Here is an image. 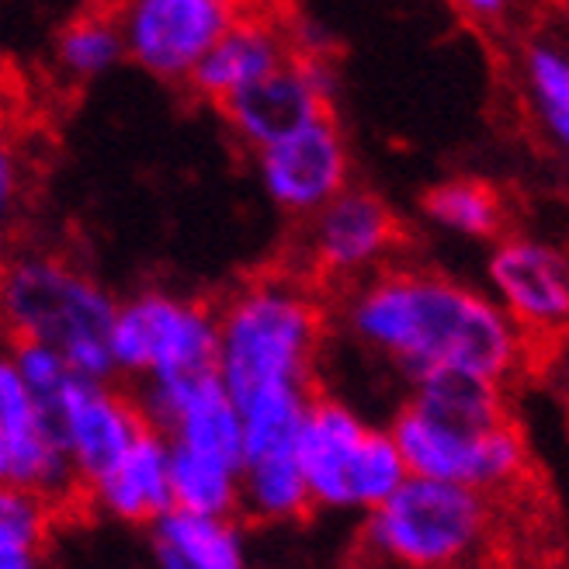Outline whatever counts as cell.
Returning <instances> with one entry per match:
<instances>
[{
  "instance_id": "52a82bcc",
  "label": "cell",
  "mask_w": 569,
  "mask_h": 569,
  "mask_svg": "<svg viewBox=\"0 0 569 569\" xmlns=\"http://www.w3.org/2000/svg\"><path fill=\"white\" fill-rule=\"evenodd\" d=\"M108 348L116 372L147 386L209 376L219 348L216 309L178 292L142 289L119 302Z\"/></svg>"
},
{
  "instance_id": "603a6c76",
  "label": "cell",
  "mask_w": 569,
  "mask_h": 569,
  "mask_svg": "<svg viewBox=\"0 0 569 569\" xmlns=\"http://www.w3.org/2000/svg\"><path fill=\"white\" fill-rule=\"evenodd\" d=\"M317 392H271L240 407L243 417V459L274 451H296L306 410Z\"/></svg>"
},
{
  "instance_id": "d4e9b609",
  "label": "cell",
  "mask_w": 569,
  "mask_h": 569,
  "mask_svg": "<svg viewBox=\"0 0 569 569\" xmlns=\"http://www.w3.org/2000/svg\"><path fill=\"white\" fill-rule=\"evenodd\" d=\"M28 191V167L11 132L0 129V240L14 226Z\"/></svg>"
},
{
  "instance_id": "6da1fadb",
  "label": "cell",
  "mask_w": 569,
  "mask_h": 569,
  "mask_svg": "<svg viewBox=\"0 0 569 569\" xmlns=\"http://www.w3.org/2000/svg\"><path fill=\"white\" fill-rule=\"evenodd\" d=\"M340 320L361 348L389 358L413 386L462 376L503 389L528 355V337L487 292L438 271L386 268L365 278L340 302Z\"/></svg>"
},
{
  "instance_id": "ba28073f",
  "label": "cell",
  "mask_w": 569,
  "mask_h": 569,
  "mask_svg": "<svg viewBox=\"0 0 569 569\" xmlns=\"http://www.w3.org/2000/svg\"><path fill=\"white\" fill-rule=\"evenodd\" d=\"M400 247V219L368 188H348L327 209L306 219L302 258L306 268L327 284H358L386 271Z\"/></svg>"
},
{
  "instance_id": "7402d4cb",
  "label": "cell",
  "mask_w": 569,
  "mask_h": 569,
  "mask_svg": "<svg viewBox=\"0 0 569 569\" xmlns=\"http://www.w3.org/2000/svg\"><path fill=\"white\" fill-rule=\"evenodd\" d=\"M170 497L174 510L198 518L240 515V466L170 448Z\"/></svg>"
},
{
  "instance_id": "4316f807",
  "label": "cell",
  "mask_w": 569,
  "mask_h": 569,
  "mask_svg": "<svg viewBox=\"0 0 569 569\" xmlns=\"http://www.w3.org/2000/svg\"><path fill=\"white\" fill-rule=\"evenodd\" d=\"M4 296H8V261H0V323H4Z\"/></svg>"
},
{
  "instance_id": "44dd1931",
  "label": "cell",
  "mask_w": 569,
  "mask_h": 569,
  "mask_svg": "<svg viewBox=\"0 0 569 569\" xmlns=\"http://www.w3.org/2000/svg\"><path fill=\"white\" fill-rule=\"evenodd\" d=\"M521 83L535 122L569 157V49L552 39L531 42L521 60Z\"/></svg>"
},
{
  "instance_id": "d6986e66",
  "label": "cell",
  "mask_w": 569,
  "mask_h": 569,
  "mask_svg": "<svg viewBox=\"0 0 569 569\" xmlns=\"http://www.w3.org/2000/svg\"><path fill=\"white\" fill-rule=\"evenodd\" d=\"M52 60L70 83H91L126 60V39L119 14L80 11L73 14L52 42Z\"/></svg>"
},
{
  "instance_id": "7a4b0ae2",
  "label": "cell",
  "mask_w": 569,
  "mask_h": 569,
  "mask_svg": "<svg viewBox=\"0 0 569 569\" xmlns=\"http://www.w3.org/2000/svg\"><path fill=\"white\" fill-rule=\"evenodd\" d=\"M216 376L237 407L271 392H312L327 312L317 289L289 271L243 281L216 309Z\"/></svg>"
},
{
  "instance_id": "cb8c5ba5",
  "label": "cell",
  "mask_w": 569,
  "mask_h": 569,
  "mask_svg": "<svg viewBox=\"0 0 569 569\" xmlns=\"http://www.w3.org/2000/svg\"><path fill=\"white\" fill-rule=\"evenodd\" d=\"M8 358L14 365L18 379L24 382V389L46 407H52L56 400H60L63 389L73 382L67 358L52 345H42V340H14Z\"/></svg>"
},
{
  "instance_id": "30bf717a",
  "label": "cell",
  "mask_w": 569,
  "mask_h": 569,
  "mask_svg": "<svg viewBox=\"0 0 569 569\" xmlns=\"http://www.w3.org/2000/svg\"><path fill=\"white\" fill-rule=\"evenodd\" d=\"M253 163L264 194L281 212L299 219H312L351 188V150L333 116L258 150Z\"/></svg>"
},
{
  "instance_id": "9c48e42d",
  "label": "cell",
  "mask_w": 569,
  "mask_h": 569,
  "mask_svg": "<svg viewBox=\"0 0 569 569\" xmlns=\"http://www.w3.org/2000/svg\"><path fill=\"white\" fill-rule=\"evenodd\" d=\"M237 11L226 0H132L119 11L126 60L163 83H188Z\"/></svg>"
},
{
  "instance_id": "ac0fdd59",
  "label": "cell",
  "mask_w": 569,
  "mask_h": 569,
  "mask_svg": "<svg viewBox=\"0 0 569 569\" xmlns=\"http://www.w3.org/2000/svg\"><path fill=\"white\" fill-rule=\"evenodd\" d=\"M312 510L306 476L296 451H274L243 459L240 466V515L258 525H289Z\"/></svg>"
},
{
  "instance_id": "3957f363",
  "label": "cell",
  "mask_w": 569,
  "mask_h": 569,
  "mask_svg": "<svg viewBox=\"0 0 569 569\" xmlns=\"http://www.w3.org/2000/svg\"><path fill=\"white\" fill-rule=\"evenodd\" d=\"M119 302L101 281L60 253L28 250L8 261L4 323L14 340H42L70 365L73 379L111 382V323Z\"/></svg>"
},
{
  "instance_id": "7c38bea8",
  "label": "cell",
  "mask_w": 569,
  "mask_h": 569,
  "mask_svg": "<svg viewBox=\"0 0 569 569\" xmlns=\"http://www.w3.org/2000/svg\"><path fill=\"white\" fill-rule=\"evenodd\" d=\"M333 73L327 56H292L289 63L219 104L226 126L247 150H264L271 142L330 116Z\"/></svg>"
},
{
  "instance_id": "5bb4252c",
  "label": "cell",
  "mask_w": 569,
  "mask_h": 569,
  "mask_svg": "<svg viewBox=\"0 0 569 569\" xmlns=\"http://www.w3.org/2000/svg\"><path fill=\"white\" fill-rule=\"evenodd\" d=\"M52 420L80 490L101 479L122 455L150 431L147 413L111 382L73 379L52 403Z\"/></svg>"
},
{
  "instance_id": "9a60e30c",
  "label": "cell",
  "mask_w": 569,
  "mask_h": 569,
  "mask_svg": "<svg viewBox=\"0 0 569 569\" xmlns=\"http://www.w3.org/2000/svg\"><path fill=\"white\" fill-rule=\"evenodd\" d=\"M292 56L296 42L289 21L268 11H237L230 28L219 36L206 60L198 63L188 88L219 108L264 80L268 73H274L278 67H284Z\"/></svg>"
},
{
  "instance_id": "277c9868",
  "label": "cell",
  "mask_w": 569,
  "mask_h": 569,
  "mask_svg": "<svg viewBox=\"0 0 569 569\" xmlns=\"http://www.w3.org/2000/svg\"><path fill=\"white\" fill-rule=\"evenodd\" d=\"M493 525L490 497L410 476L365 515L361 549L392 569H472L493 542Z\"/></svg>"
},
{
  "instance_id": "8fae6325",
  "label": "cell",
  "mask_w": 569,
  "mask_h": 569,
  "mask_svg": "<svg viewBox=\"0 0 569 569\" xmlns=\"http://www.w3.org/2000/svg\"><path fill=\"white\" fill-rule=\"evenodd\" d=\"M487 296L528 340L569 330V261L542 240L500 237L487 258Z\"/></svg>"
},
{
  "instance_id": "2e32d148",
  "label": "cell",
  "mask_w": 569,
  "mask_h": 569,
  "mask_svg": "<svg viewBox=\"0 0 569 569\" xmlns=\"http://www.w3.org/2000/svg\"><path fill=\"white\" fill-rule=\"evenodd\" d=\"M83 497L98 515L119 525L157 528L174 510V497H170V445L150 427L101 479L83 487Z\"/></svg>"
},
{
  "instance_id": "8992f818",
  "label": "cell",
  "mask_w": 569,
  "mask_h": 569,
  "mask_svg": "<svg viewBox=\"0 0 569 569\" xmlns=\"http://www.w3.org/2000/svg\"><path fill=\"white\" fill-rule=\"evenodd\" d=\"M389 435L400 448L407 476L451 482L490 500L518 487L528 469V445L510 417L500 423H466L407 400L392 417Z\"/></svg>"
},
{
  "instance_id": "ffe728a7",
  "label": "cell",
  "mask_w": 569,
  "mask_h": 569,
  "mask_svg": "<svg viewBox=\"0 0 569 569\" xmlns=\"http://www.w3.org/2000/svg\"><path fill=\"white\" fill-rule=\"evenodd\" d=\"M420 212L438 230L462 240H500L503 202L497 188L476 178H448L423 194Z\"/></svg>"
},
{
  "instance_id": "5b68a950",
  "label": "cell",
  "mask_w": 569,
  "mask_h": 569,
  "mask_svg": "<svg viewBox=\"0 0 569 569\" xmlns=\"http://www.w3.org/2000/svg\"><path fill=\"white\" fill-rule=\"evenodd\" d=\"M296 459L320 510L372 515L410 479L389 427H372L337 396H312Z\"/></svg>"
},
{
  "instance_id": "484cf974",
  "label": "cell",
  "mask_w": 569,
  "mask_h": 569,
  "mask_svg": "<svg viewBox=\"0 0 569 569\" xmlns=\"http://www.w3.org/2000/svg\"><path fill=\"white\" fill-rule=\"evenodd\" d=\"M462 11L472 14V18H500L503 4H500V0H469V4H462Z\"/></svg>"
},
{
  "instance_id": "e0dca14e",
  "label": "cell",
  "mask_w": 569,
  "mask_h": 569,
  "mask_svg": "<svg viewBox=\"0 0 569 569\" xmlns=\"http://www.w3.org/2000/svg\"><path fill=\"white\" fill-rule=\"evenodd\" d=\"M157 569H250L247 538L237 518L170 515L153 528Z\"/></svg>"
},
{
  "instance_id": "4fadbf2b",
  "label": "cell",
  "mask_w": 569,
  "mask_h": 569,
  "mask_svg": "<svg viewBox=\"0 0 569 569\" xmlns=\"http://www.w3.org/2000/svg\"><path fill=\"white\" fill-rule=\"evenodd\" d=\"M139 407L170 448L243 466V417L216 372L150 382Z\"/></svg>"
}]
</instances>
